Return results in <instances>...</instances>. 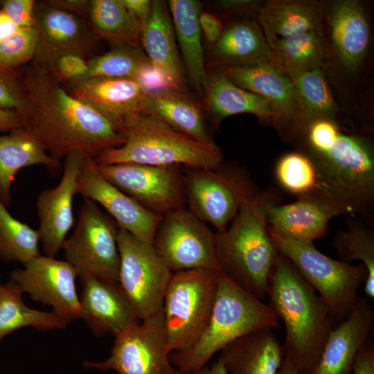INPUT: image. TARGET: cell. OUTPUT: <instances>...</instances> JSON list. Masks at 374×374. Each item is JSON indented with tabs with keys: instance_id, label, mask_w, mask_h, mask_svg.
Here are the masks:
<instances>
[{
	"instance_id": "cell-1",
	"label": "cell",
	"mask_w": 374,
	"mask_h": 374,
	"mask_svg": "<svg viewBox=\"0 0 374 374\" xmlns=\"http://www.w3.org/2000/svg\"><path fill=\"white\" fill-rule=\"evenodd\" d=\"M22 81L27 99L24 128L53 157L78 152L96 159L124 143L108 118L66 91L46 69L33 64Z\"/></svg>"
},
{
	"instance_id": "cell-2",
	"label": "cell",
	"mask_w": 374,
	"mask_h": 374,
	"mask_svg": "<svg viewBox=\"0 0 374 374\" xmlns=\"http://www.w3.org/2000/svg\"><path fill=\"white\" fill-rule=\"evenodd\" d=\"M328 195L348 214H371L374 205V152L364 136L348 133L329 118L301 130Z\"/></svg>"
},
{
	"instance_id": "cell-3",
	"label": "cell",
	"mask_w": 374,
	"mask_h": 374,
	"mask_svg": "<svg viewBox=\"0 0 374 374\" xmlns=\"http://www.w3.org/2000/svg\"><path fill=\"white\" fill-rule=\"evenodd\" d=\"M269 305L285 328L284 359L297 374H312L335 320L294 265L279 253L267 290Z\"/></svg>"
},
{
	"instance_id": "cell-4",
	"label": "cell",
	"mask_w": 374,
	"mask_h": 374,
	"mask_svg": "<svg viewBox=\"0 0 374 374\" xmlns=\"http://www.w3.org/2000/svg\"><path fill=\"white\" fill-rule=\"evenodd\" d=\"M276 190L259 192L244 202L228 228L216 233L220 272L262 301L279 254L269 234L267 212L280 202Z\"/></svg>"
},
{
	"instance_id": "cell-5",
	"label": "cell",
	"mask_w": 374,
	"mask_h": 374,
	"mask_svg": "<svg viewBox=\"0 0 374 374\" xmlns=\"http://www.w3.org/2000/svg\"><path fill=\"white\" fill-rule=\"evenodd\" d=\"M124 143L95 159L99 165L122 163L188 169L215 168L223 155L217 145H209L176 130L145 112L131 114L118 126Z\"/></svg>"
},
{
	"instance_id": "cell-6",
	"label": "cell",
	"mask_w": 374,
	"mask_h": 374,
	"mask_svg": "<svg viewBox=\"0 0 374 374\" xmlns=\"http://www.w3.org/2000/svg\"><path fill=\"white\" fill-rule=\"evenodd\" d=\"M279 319L269 304L249 294L220 272L218 289L209 321L188 349L170 354L179 374L206 365L212 357L237 339L258 329H277Z\"/></svg>"
},
{
	"instance_id": "cell-7",
	"label": "cell",
	"mask_w": 374,
	"mask_h": 374,
	"mask_svg": "<svg viewBox=\"0 0 374 374\" xmlns=\"http://www.w3.org/2000/svg\"><path fill=\"white\" fill-rule=\"evenodd\" d=\"M269 231L278 251L294 265L318 293L335 320L340 322L344 319L366 279L364 265L332 258L320 252L313 244L280 237L269 229Z\"/></svg>"
},
{
	"instance_id": "cell-8",
	"label": "cell",
	"mask_w": 374,
	"mask_h": 374,
	"mask_svg": "<svg viewBox=\"0 0 374 374\" xmlns=\"http://www.w3.org/2000/svg\"><path fill=\"white\" fill-rule=\"evenodd\" d=\"M220 272L194 269L173 272L167 286L163 311L172 353L188 349L198 339L211 317Z\"/></svg>"
},
{
	"instance_id": "cell-9",
	"label": "cell",
	"mask_w": 374,
	"mask_h": 374,
	"mask_svg": "<svg viewBox=\"0 0 374 374\" xmlns=\"http://www.w3.org/2000/svg\"><path fill=\"white\" fill-rule=\"evenodd\" d=\"M188 209L217 232L224 231L242 204L260 191L249 176L238 167L188 169L183 175Z\"/></svg>"
},
{
	"instance_id": "cell-10",
	"label": "cell",
	"mask_w": 374,
	"mask_h": 374,
	"mask_svg": "<svg viewBox=\"0 0 374 374\" xmlns=\"http://www.w3.org/2000/svg\"><path fill=\"white\" fill-rule=\"evenodd\" d=\"M116 224L97 203L84 198L75 230L62 249L78 277L91 276L118 283L120 254Z\"/></svg>"
},
{
	"instance_id": "cell-11",
	"label": "cell",
	"mask_w": 374,
	"mask_h": 374,
	"mask_svg": "<svg viewBox=\"0 0 374 374\" xmlns=\"http://www.w3.org/2000/svg\"><path fill=\"white\" fill-rule=\"evenodd\" d=\"M117 242L120 254L118 284L138 318L143 320L162 309L172 272L152 244L120 227Z\"/></svg>"
},
{
	"instance_id": "cell-12",
	"label": "cell",
	"mask_w": 374,
	"mask_h": 374,
	"mask_svg": "<svg viewBox=\"0 0 374 374\" xmlns=\"http://www.w3.org/2000/svg\"><path fill=\"white\" fill-rule=\"evenodd\" d=\"M163 308L115 336L109 357L102 362L85 361L87 368L118 374H179L170 361Z\"/></svg>"
},
{
	"instance_id": "cell-13",
	"label": "cell",
	"mask_w": 374,
	"mask_h": 374,
	"mask_svg": "<svg viewBox=\"0 0 374 374\" xmlns=\"http://www.w3.org/2000/svg\"><path fill=\"white\" fill-rule=\"evenodd\" d=\"M152 244L172 273L194 269L220 272L216 233L188 208L162 216Z\"/></svg>"
},
{
	"instance_id": "cell-14",
	"label": "cell",
	"mask_w": 374,
	"mask_h": 374,
	"mask_svg": "<svg viewBox=\"0 0 374 374\" xmlns=\"http://www.w3.org/2000/svg\"><path fill=\"white\" fill-rule=\"evenodd\" d=\"M97 166L110 183L159 215L184 208L186 198L180 166L132 163H97Z\"/></svg>"
},
{
	"instance_id": "cell-15",
	"label": "cell",
	"mask_w": 374,
	"mask_h": 374,
	"mask_svg": "<svg viewBox=\"0 0 374 374\" xmlns=\"http://www.w3.org/2000/svg\"><path fill=\"white\" fill-rule=\"evenodd\" d=\"M77 277V271L66 260L40 254L23 268L13 269L10 280L33 300L50 306L69 324L80 319Z\"/></svg>"
},
{
	"instance_id": "cell-16",
	"label": "cell",
	"mask_w": 374,
	"mask_h": 374,
	"mask_svg": "<svg viewBox=\"0 0 374 374\" xmlns=\"http://www.w3.org/2000/svg\"><path fill=\"white\" fill-rule=\"evenodd\" d=\"M78 193L100 204L118 227L152 244L162 216L148 210L107 180L93 158L85 157L83 161L78 179Z\"/></svg>"
},
{
	"instance_id": "cell-17",
	"label": "cell",
	"mask_w": 374,
	"mask_h": 374,
	"mask_svg": "<svg viewBox=\"0 0 374 374\" xmlns=\"http://www.w3.org/2000/svg\"><path fill=\"white\" fill-rule=\"evenodd\" d=\"M85 157L78 152L68 154L60 182L37 197L38 231L45 256L55 257L59 253L73 226V200L78 193V179Z\"/></svg>"
},
{
	"instance_id": "cell-18",
	"label": "cell",
	"mask_w": 374,
	"mask_h": 374,
	"mask_svg": "<svg viewBox=\"0 0 374 374\" xmlns=\"http://www.w3.org/2000/svg\"><path fill=\"white\" fill-rule=\"evenodd\" d=\"M35 28L34 64L45 69L64 55L84 57L93 45L94 34L78 16L44 1L36 4Z\"/></svg>"
},
{
	"instance_id": "cell-19",
	"label": "cell",
	"mask_w": 374,
	"mask_h": 374,
	"mask_svg": "<svg viewBox=\"0 0 374 374\" xmlns=\"http://www.w3.org/2000/svg\"><path fill=\"white\" fill-rule=\"evenodd\" d=\"M348 214L334 199L324 195L299 197L291 204L271 205L267 212L269 229L276 235L313 244L324 238L334 217Z\"/></svg>"
},
{
	"instance_id": "cell-20",
	"label": "cell",
	"mask_w": 374,
	"mask_h": 374,
	"mask_svg": "<svg viewBox=\"0 0 374 374\" xmlns=\"http://www.w3.org/2000/svg\"><path fill=\"white\" fill-rule=\"evenodd\" d=\"M79 278L80 318L96 335L115 337L139 322L118 282L91 276Z\"/></svg>"
},
{
	"instance_id": "cell-21",
	"label": "cell",
	"mask_w": 374,
	"mask_h": 374,
	"mask_svg": "<svg viewBox=\"0 0 374 374\" xmlns=\"http://www.w3.org/2000/svg\"><path fill=\"white\" fill-rule=\"evenodd\" d=\"M373 328V307L366 298L358 297L348 316L330 333L312 374H352L355 358Z\"/></svg>"
},
{
	"instance_id": "cell-22",
	"label": "cell",
	"mask_w": 374,
	"mask_h": 374,
	"mask_svg": "<svg viewBox=\"0 0 374 374\" xmlns=\"http://www.w3.org/2000/svg\"><path fill=\"white\" fill-rule=\"evenodd\" d=\"M71 95L108 118L118 130L127 116L142 112L148 93L136 80L89 78L69 83Z\"/></svg>"
},
{
	"instance_id": "cell-23",
	"label": "cell",
	"mask_w": 374,
	"mask_h": 374,
	"mask_svg": "<svg viewBox=\"0 0 374 374\" xmlns=\"http://www.w3.org/2000/svg\"><path fill=\"white\" fill-rule=\"evenodd\" d=\"M334 48L344 66L355 71L362 64L370 40L368 18L357 0H338L325 6Z\"/></svg>"
},
{
	"instance_id": "cell-24",
	"label": "cell",
	"mask_w": 374,
	"mask_h": 374,
	"mask_svg": "<svg viewBox=\"0 0 374 374\" xmlns=\"http://www.w3.org/2000/svg\"><path fill=\"white\" fill-rule=\"evenodd\" d=\"M215 68L236 85L268 100L279 114L283 124L295 125L299 116L295 90L290 78L271 62Z\"/></svg>"
},
{
	"instance_id": "cell-25",
	"label": "cell",
	"mask_w": 374,
	"mask_h": 374,
	"mask_svg": "<svg viewBox=\"0 0 374 374\" xmlns=\"http://www.w3.org/2000/svg\"><path fill=\"white\" fill-rule=\"evenodd\" d=\"M140 40L152 66L163 75L170 87L182 90L183 65L170 13L163 1H152L151 13L141 30Z\"/></svg>"
},
{
	"instance_id": "cell-26",
	"label": "cell",
	"mask_w": 374,
	"mask_h": 374,
	"mask_svg": "<svg viewBox=\"0 0 374 374\" xmlns=\"http://www.w3.org/2000/svg\"><path fill=\"white\" fill-rule=\"evenodd\" d=\"M220 352L229 374H277L284 359L283 344L270 328L252 331Z\"/></svg>"
},
{
	"instance_id": "cell-27",
	"label": "cell",
	"mask_w": 374,
	"mask_h": 374,
	"mask_svg": "<svg viewBox=\"0 0 374 374\" xmlns=\"http://www.w3.org/2000/svg\"><path fill=\"white\" fill-rule=\"evenodd\" d=\"M257 18L268 44L310 31L323 30L325 5L312 0H271L262 3Z\"/></svg>"
},
{
	"instance_id": "cell-28",
	"label": "cell",
	"mask_w": 374,
	"mask_h": 374,
	"mask_svg": "<svg viewBox=\"0 0 374 374\" xmlns=\"http://www.w3.org/2000/svg\"><path fill=\"white\" fill-rule=\"evenodd\" d=\"M204 100L207 111L216 120L251 114L262 121L282 123L279 114L268 100L236 85L216 68L208 73Z\"/></svg>"
},
{
	"instance_id": "cell-29",
	"label": "cell",
	"mask_w": 374,
	"mask_h": 374,
	"mask_svg": "<svg viewBox=\"0 0 374 374\" xmlns=\"http://www.w3.org/2000/svg\"><path fill=\"white\" fill-rule=\"evenodd\" d=\"M168 5L188 77L195 91L204 100L208 72L204 65L199 22L202 3L197 0H170Z\"/></svg>"
},
{
	"instance_id": "cell-30",
	"label": "cell",
	"mask_w": 374,
	"mask_h": 374,
	"mask_svg": "<svg viewBox=\"0 0 374 374\" xmlns=\"http://www.w3.org/2000/svg\"><path fill=\"white\" fill-rule=\"evenodd\" d=\"M142 112L209 145H216L206 124L203 109L182 90L166 87L148 91Z\"/></svg>"
},
{
	"instance_id": "cell-31",
	"label": "cell",
	"mask_w": 374,
	"mask_h": 374,
	"mask_svg": "<svg viewBox=\"0 0 374 374\" xmlns=\"http://www.w3.org/2000/svg\"><path fill=\"white\" fill-rule=\"evenodd\" d=\"M42 165L53 172L60 170V161L51 156L24 128L0 135V200L6 206L17 172L23 168Z\"/></svg>"
},
{
	"instance_id": "cell-32",
	"label": "cell",
	"mask_w": 374,
	"mask_h": 374,
	"mask_svg": "<svg viewBox=\"0 0 374 374\" xmlns=\"http://www.w3.org/2000/svg\"><path fill=\"white\" fill-rule=\"evenodd\" d=\"M211 56L215 67L242 66L270 62V50L257 21L244 20L229 25Z\"/></svg>"
},
{
	"instance_id": "cell-33",
	"label": "cell",
	"mask_w": 374,
	"mask_h": 374,
	"mask_svg": "<svg viewBox=\"0 0 374 374\" xmlns=\"http://www.w3.org/2000/svg\"><path fill=\"white\" fill-rule=\"evenodd\" d=\"M268 45L270 62L285 75L322 67L328 53L323 30L277 39Z\"/></svg>"
},
{
	"instance_id": "cell-34",
	"label": "cell",
	"mask_w": 374,
	"mask_h": 374,
	"mask_svg": "<svg viewBox=\"0 0 374 374\" xmlns=\"http://www.w3.org/2000/svg\"><path fill=\"white\" fill-rule=\"evenodd\" d=\"M286 75L292 82L299 105V116L294 127L300 130L314 120L333 119L337 105L322 67Z\"/></svg>"
},
{
	"instance_id": "cell-35",
	"label": "cell",
	"mask_w": 374,
	"mask_h": 374,
	"mask_svg": "<svg viewBox=\"0 0 374 374\" xmlns=\"http://www.w3.org/2000/svg\"><path fill=\"white\" fill-rule=\"evenodd\" d=\"M22 292L10 280L0 282V341L6 335L25 327L39 330L64 328L68 323L54 312L28 308Z\"/></svg>"
},
{
	"instance_id": "cell-36",
	"label": "cell",
	"mask_w": 374,
	"mask_h": 374,
	"mask_svg": "<svg viewBox=\"0 0 374 374\" xmlns=\"http://www.w3.org/2000/svg\"><path fill=\"white\" fill-rule=\"evenodd\" d=\"M94 35L116 44H137L142 26L121 0L90 1L88 15Z\"/></svg>"
},
{
	"instance_id": "cell-37",
	"label": "cell",
	"mask_w": 374,
	"mask_h": 374,
	"mask_svg": "<svg viewBox=\"0 0 374 374\" xmlns=\"http://www.w3.org/2000/svg\"><path fill=\"white\" fill-rule=\"evenodd\" d=\"M332 245L340 260L347 263L359 260L367 270L364 291L374 298V233L368 227L350 221L344 230L337 231Z\"/></svg>"
},
{
	"instance_id": "cell-38",
	"label": "cell",
	"mask_w": 374,
	"mask_h": 374,
	"mask_svg": "<svg viewBox=\"0 0 374 374\" xmlns=\"http://www.w3.org/2000/svg\"><path fill=\"white\" fill-rule=\"evenodd\" d=\"M275 175L281 187L298 198L310 195L331 198L322 184L314 163L306 153L292 152L284 154L276 163Z\"/></svg>"
},
{
	"instance_id": "cell-39",
	"label": "cell",
	"mask_w": 374,
	"mask_h": 374,
	"mask_svg": "<svg viewBox=\"0 0 374 374\" xmlns=\"http://www.w3.org/2000/svg\"><path fill=\"white\" fill-rule=\"evenodd\" d=\"M39 232L14 217L0 200V258L26 265L40 255Z\"/></svg>"
},
{
	"instance_id": "cell-40",
	"label": "cell",
	"mask_w": 374,
	"mask_h": 374,
	"mask_svg": "<svg viewBox=\"0 0 374 374\" xmlns=\"http://www.w3.org/2000/svg\"><path fill=\"white\" fill-rule=\"evenodd\" d=\"M150 62L137 44H116L114 48L87 60L89 78H128L135 79Z\"/></svg>"
},
{
	"instance_id": "cell-41",
	"label": "cell",
	"mask_w": 374,
	"mask_h": 374,
	"mask_svg": "<svg viewBox=\"0 0 374 374\" xmlns=\"http://www.w3.org/2000/svg\"><path fill=\"white\" fill-rule=\"evenodd\" d=\"M37 38L35 26L21 28L12 35L0 42V64L15 69L33 59Z\"/></svg>"
},
{
	"instance_id": "cell-42",
	"label": "cell",
	"mask_w": 374,
	"mask_h": 374,
	"mask_svg": "<svg viewBox=\"0 0 374 374\" xmlns=\"http://www.w3.org/2000/svg\"><path fill=\"white\" fill-rule=\"evenodd\" d=\"M0 108L12 110L21 117L27 108L22 75L0 64Z\"/></svg>"
},
{
	"instance_id": "cell-43",
	"label": "cell",
	"mask_w": 374,
	"mask_h": 374,
	"mask_svg": "<svg viewBox=\"0 0 374 374\" xmlns=\"http://www.w3.org/2000/svg\"><path fill=\"white\" fill-rule=\"evenodd\" d=\"M46 69L58 82L62 80L71 83L85 78L88 69L87 60L77 55H64Z\"/></svg>"
},
{
	"instance_id": "cell-44",
	"label": "cell",
	"mask_w": 374,
	"mask_h": 374,
	"mask_svg": "<svg viewBox=\"0 0 374 374\" xmlns=\"http://www.w3.org/2000/svg\"><path fill=\"white\" fill-rule=\"evenodd\" d=\"M36 3L33 0H6L1 3L3 10L20 28L35 26Z\"/></svg>"
},
{
	"instance_id": "cell-45",
	"label": "cell",
	"mask_w": 374,
	"mask_h": 374,
	"mask_svg": "<svg viewBox=\"0 0 374 374\" xmlns=\"http://www.w3.org/2000/svg\"><path fill=\"white\" fill-rule=\"evenodd\" d=\"M202 35L211 46L218 42L222 37L224 28L221 20L215 15L202 11L199 17Z\"/></svg>"
},
{
	"instance_id": "cell-46",
	"label": "cell",
	"mask_w": 374,
	"mask_h": 374,
	"mask_svg": "<svg viewBox=\"0 0 374 374\" xmlns=\"http://www.w3.org/2000/svg\"><path fill=\"white\" fill-rule=\"evenodd\" d=\"M352 374H374V342L369 339L358 353Z\"/></svg>"
},
{
	"instance_id": "cell-47",
	"label": "cell",
	"mask_w": 374,
	"mask_h": 374,
	"mask_svg": "<svg viewBox=\"0 0 374 374\" xmlns=\"http://www.w3.org/2000/svg\"><path fill=\"white\" fill-rule=\"evenodd\" d=\"M217 7L226 12L233 13H247L256 12L262 3L254 0H221L216 2Z\"/></svg>"
},
{
	"instance_id": "cell-48",
	"label": "cell",
	"mask_w": 374,
	"mask_h": 374,
	"mask_svg": "<svg viewBox=\"0 0 374 374\" xmlns=\"http://www.w3.org/2000/svg\"><path fill=\"white\" fill-rule=\"evenodd\" d=\"M121 1L132 16L141 24L143 28L150 17L152 1L121 0Z\"/></svg>"
},
{
	"instance_id": "cell-49",
	"label": "cell",
	"mask_w": 374,
	"mask_h": 374,
	"mask_svg": "<svg viewBox=\"0 0 374 374\" xmlns=\"http://www.w3.org/2000/svg\"><path fill=\"white\" fill-rule=\"evenodd\" d=\"M47 4L75 15H88L90 1L87 0H51Z\"/></svg>"
},
{
	"instance_id": "cell-50",
	"label": "cell",
	"mask_w": 374,
	"mask_h": 374,
	"mask_svg": "<svg viewBox=\"0 0 374 374\" xmlns=\"http://www.w3.org/2000/svg\"><path fill=\"white\" fill-rule=\"evenodd\" d=\"M24 127V122L19 113L0 108V132H10Z\"/></svg>"
},
{
	"instance_id": "cell-51",
	"label": "cell",
	"mask_w": 374,
	"mask_h": 374,
	"mask_svg": "<svg viewBox=\"0 0 374 374\" xmlns=\"http://www.w3.org/2000/svg\"><path fill=\"white\" fill-rule=\"evenodd\" d=\"M19 28L10 17L0 8V42L15 33Z\"/></svg>"
},
{
	"instance_id": "cell-52",
	"label": "cell",
	"mask_w": 374,
	"mask_h": 374,
	"mask_svg": "<svg viewBox=\"0 0 374 374\" xmlns=\"http://www.w3.org/2000/svg\"><path fill=\"white\" fill-rule=\"evenodd\" d=\"M187 374H229L223 364L217 359L210 366H204Z\"/></svg>"
},
{
	"instance_id": "cell-53",
	"label": "cell",
	"mask_w": 374,
	"mask_h": 374,
	"mask_svg": "<svg viewBox=\"0 0 374 374\" xmlns=\"http://www.w3.org/2000/svg\"><path fill=\"white\" fill-rule=\"evenodd\" d=\"M277 374H297L292 366L283 359Z\"/></svg>"
}]
</instances>
